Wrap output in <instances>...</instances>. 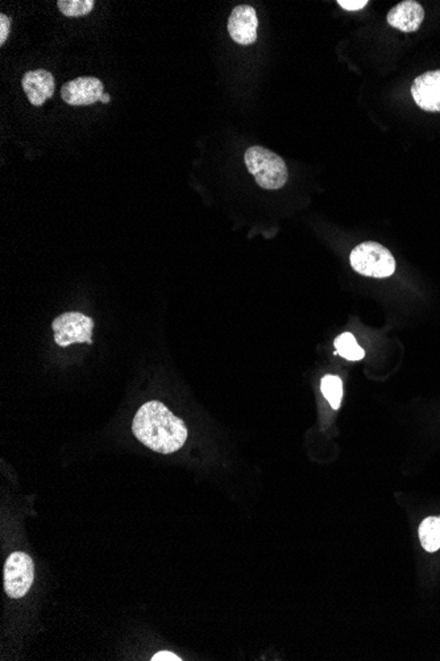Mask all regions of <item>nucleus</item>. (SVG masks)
Segmentation results:
<instances>
[{
  "mask_svg": "<svg viewBox=\"0 0 440 661\" xmlns=\"http://www.w3.org/2000/svg\"><path fill=\"white\" fill-rule=\"evenodd\" d=\"M351 267L367 278L385 279L396 272V259L387 247L376 242L356 246L350 255Z\"/></svg>",
  "mask_w": 440,
  "mask_h": 661,
  "instance_id": "obj_3",
  "label": "nucleus"
},
{
  "mask_svg": "<svg viewBox=\"0 0 440 661\" xmlns=\"http://www.w3.org/2000/svg\"><path fill=\"white\" fill-rule=\"evenodd\" d=\"M110 100H111L110 94H103L102 98H100L99 102L105 103V105H106V103H110Z\"/></svg>",
  "mask_w": 440,
  "mask_h": 661,
  "instance_id": "obj_18",
  "label": "nucleus"
},
{
  "mask_svg": "<svg viewBox=\"0 0 440 661\" xmlns=\"http://www.w3.org/2000/svg\"><path fill=\"white\" fill-rule=\"evenodd\" d=\"M411 96L422 110L440 113V71L417 77L411 85Z\"/></svg>",
  "mask_w": 440,
  "mask_h": 661,
  "instance_id": "obj_8",
  "label": "nucleus"
},
{
  "mask_svg": "<svg viewBox=\"0 0 440 661\" xmlns=\"http://www.w3.org/2000/svg\"><path fill=\"white\" fill-rule=\"evenodd\" d=\"M11 31V19L5 14L0 15V45H5L7 42L8 36H10Z\"/></svg>",
  "mask_w": 440,
  "mask_h": 661,
  "instance_id": "obj_15",
  "label": "nucleus"
},
{
  "mask_svg": "<svg viewBox=\"0 0 440 661\" xmlns=\"http://www.w3.org/2000/svg\"><path fill=\"white\" fill-rule=\"evenodd\" d=\"M419 540L425 551L434 553L440 549V516H430L419 525Z\"/></svg>",
  "mask_w": 440,
  "mask_h": 661,
  "instance_id": "obj_11",
  "label": "nucleus"
},
{
  "mask_svg": "<svg viewBox=\"0 0 440 661\" xmlns=\"http://www.w3.org/2000/svg\"><path fill=\"white\" fill-rule=\"evenodd\" d=\"M54 341L59 346L73 344L93 345L94 320L80 312H66L51 323Z\"/></svg>",
  "mask_w": 440,
  "mask_h": 661,
  "instance_id": "obj_4",
  "label": "nucleus"
},
{
  "mask_svg": "<svg viewBox=\"0 0 440 661\" xmlns=\"http://www.w3.org/2000/svg\"><path fill=\"white\" fill-rule=\"evenodd\" d=\"M135 437L149 449L173 454L185 445L188 428L165 404L151 401L142 405L132 422Z\"/></svg>",
  "mask_w": 440,
  "mask_h": 661,
  "instance_id": "obj_1",
  "label": "nucleus"
},
{
  "mask_svg": "<svg viewBox=\"0 0 440 661\" xmlns=\"http://www.w3.org/2000/svg\"><path fill=\"white\" fill-rule=\"evenodd\" d=\"M229 33L239 45H252L257 40L258 19L252 5H236L229 19Z\"/></svg>",
  "mask_w": 440,
  "mask_h": 661,
  "instance_id": "obj_6",
  "label": "nucleus"
},
{
  "mask_svg": "<svg viewBox=\"0 0 440 661\" xmlns=\"http://www.w3.org/2000/svg\"><path fill=\"white\" fill-rule=\"evenodd\" d=\"M338 5L346 11H359L367 7L368 0H338Z\"/></svg>",
  "mask_w": 440,
  "mask_h": 661,
  "instance_id": "obj_16",
  "label": "nucleus"
},
{
  "mask_svg": "<svg viewBox=\"0 0 440 661\" xmlns=\"http://www.w3.org/2000/svg\"><path fill=\"white\" fill-rule=\"evenodd\" d=\"M183 659H180V657L177 656V655H174L173 652L171 651H161L158 652V654L154 655V657H152V661H181Z\"/></svg>",
  "mask_w": 440,
  "mask_h": 661,
  "instance_id": "obj_17",
  "label": "nucleus"
},
{
  "mask_svg": "<svg viewBox=\"0 0 440 661\" xmlns=\"http://www.w3.org/2000/svg\"><path fill=\"white\" fill-rule=\"evenodd\" d=\"M22 85L31 105L37 106V108L51 99L56 90L53 74L44 69L27 71L23 77Z\"/></svg>",
  "mask_w": 440,
  "mask_h": 661,
  "instance_id": "obj_9",
  "label": "nucleus"
},
{
  "mask_svg": "<svg viewBox=\"0 0 440 661\" xmlns=\"http://www.w3.org/2000/svg\"><path fill=\"white\" fill-rule=\"evenodd\" d=\"M244 162L260 188L277 191L287 183L289 172L286 163L277 154L264 146H255L247 149Z\"/></svg>",
  "mask_w": 440,
  "mask_h": 661,
  "instance_id": "obj_2",
  "label": "nucleus"
},
{
  "mask_svg": "<svg viewBox=\"0 0 440 661\" xmlns=\"http://www.w3.org/2000/svg\"><path fill=\"white\" fill-rule=\"evenodd\" d=\"M321 390L331 407L333 410H339L342 404V399H343V383H342V379L336 375L324 376L322 379Z\"/></svg>",
  "mask_w": 440,
  "mask_h": 661,
  "instance_id": "obj_13",
  "label": "nucleus"
},
{
  "mask_svg": "<svg viewBox=\"0 0 440 661\" xmlns=\"http://www.w3.org/2000/svg\"><path fill=\"white\" fill-rule=\"evenodd\" d=\"M335 349L347 361L358 362L365 356L364 349L359 346L358 341L351 333H343L335 339Z\"/></svg>",
  "mask_w": 440,
  "mask_h": 661,
  "instance_id": "obj_12",
  "label": "nucleus"
},
{
  "mask_svg": "<svg viewBox=\"0 0 440 661\" xmlns=\"http://www.w3.org/2000/svg\"><path fill=\"white\" fill-rule=\"evenodd\" d=\"M94 0H59L57 5L63 16L80 17L94 10Z\"/></svg>",
  "mask_w": 440,
  "mask_h": 661,
  "instance_id": "obj_14",
  "label": "nucleus"
},
{
  "mask_svg": "<svg viewBox=\"0 0 440 661\" xmlns=\"http://www.w3.org/2000/svg\"><path fill=\"white\" fill-rule=\"evenodd\" d=\"M105 86L95 77H80L66 82L61 88L63 102L70 106H90L100 100Z\"/></svg>",
  "mask_w": 440,
  "mask_h": 661,
  "instance_id": "obj_7",
  "label": "nucleus"
},
{
  "mask_svg": "<svg viewBox=\"0 0 440 661\" xmlns=\"http://www.w3.org/2000/svg\"><path fill=\"white\" fill-rule=\"evenodd\" d=\"M34 579V564L30 556L23 552L8 556L3 571V582L7 596L19 600L30 591Z\"/></svg>",
  "mask_w": 440,
  "mask_h": 661,
  "instance_id": "obj_5",
  "label": "nucleus"
},
{
  "mask_svg": "<svg viewBox=\"0 0 440 661\" xmlns=\"http://www.w3.org/2000/svg\"><path fill=\"white\" fill-rule=\"evenodd\" d=\"M425 20V10L422 5L414 0L398 3L389 11L387 16L388 24L401 33H411L419 30Z\"/></svg>",
  "mask_w": 440,
  "mask_h": 661,
  "instance_id": "obj_10",
  "label": "nucleus"
}]
</instances>
